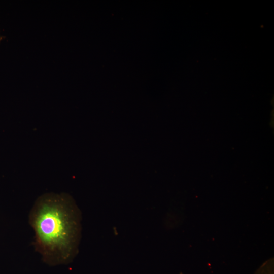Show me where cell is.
I'll use <instances>...</instances> for the list:
<instances>
[{
    "mask_svg": "<svg viewBox=\"0 0 274 274\" xmlns=\"http://www.w3.org/2000/svg\"><path fill=\"white\" fill-rule=\"evenodd\" d=\"M80 214L67 193L49 192L37 198L28 215L34 232L33 247L50 266L67 264L78 250Z\"/></svg>",
    "mask_w": 274,
    "mask_h": 274,
    "instance_id": "obj_1",
    "label": "cell"
},
{
    "mask_svg": "<svg viewBox=\"0 0 274 274\" xmlns=\"http://www.w3.org/2000/svg\"><path fill=\"white\" fill-rule=\"evenodd\" d=\"M3 39V37L2 36H1V35L0 34V42L1 41V40Z\"/></svg>",
    "mask_w": 274,
    "mask_h": 274,
    "instance_id": "obj_2",
    "label": "cell"
}]
</instances>
